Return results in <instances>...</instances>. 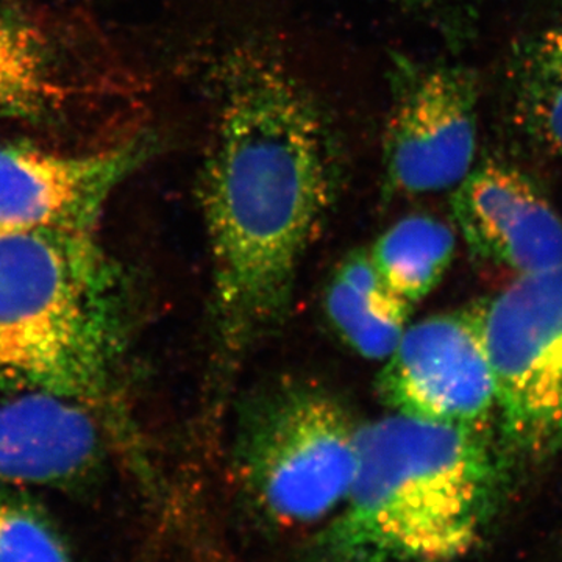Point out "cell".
Masks as SVG:
<instances>
[{
    "mask_svg": "<svg viewBox=\"0 0 562 562\" xmlns=\"http://www.w3.org/2000/svg\"><path fill=\"white\" fill-rule=\"evenodd\" d=\"M213 88L199 199L217 333L241 353L290 312L335 198L338 146L319 99L276 50L228 52Z\"/></svg>",
    "mask_w": 562,
    "mask_h": 562,
    "instance_id": "6da1fadb",
    "label": "cell"
},
{
    "mask_svg": "<svg viewBox=\"0 0 562 562\" xmlns=\"http://www.w3.org/2000/svg\"><path fill=\"white\" fill-rule=\"evenodd\" d=\"M131 333L127 280L95 231L0 232V395L111 414Z\"/></svg>",
    "mask_w": 562,
    "mask_h": 562,
    "instance_id": "7a4b0ae2",
    "label": "cell"
},
{
    "mask_svg": "<svg viewBox=\"0 0 562 562\" xmlns=\"http://www.w3.org/2000/svg\"><path fill=\"white\" fill-rule=\"evenodd\" d=\"M501 464L486 432L390 413L362 424L353 483L319 562H454L486 536Z\"/></svg>",
    "mask_w": 562,
    "mask_h": 562,
    "instance_id": "3957f363",
    "label": "cell"
},
{
    "mask_svg": "<svg viewBox=\"0 0 562 562\" xmlns=\"http://www.w3.org/2000/svg\"><path fill=\"white\" fill-rule=\"evenodd\" d=\"M361 427L325 387L299 380L272 383L255 392L239 413L236 480L272 524H327L353 483Z\"/></svg>",
    "mask_w": 562,
    "mask_h": 562,
    "instance_id": "277c9868",
    "label": "cell"
},
{
    "mask_svg": "<svg viewBox=\"0 0 562 562\" xmlns=\"http://www.w3.org/2000/svg\"><path fill=\"white\" fill-rule=\"evenodd\" d=\"M503 436L520 457L562 450V262L476 305Z\"/></svg>",
    "mask_w": 562,
    "mask_h": 562,
    "instance_id": "5b68a950",
    "label": "cell"
},
{
    "mask_svg": "<svg viewBox=\"0 0 562 562\" xmlns=\"http://www.w3.org/2000/svg\"><path fill=\"white\" fill-rule=\"evenodd\" d=\"M383 138L386 187L431 194L458 187L479 144L480 87L464 66H424L397 58Z\"/></svg>",
    "mask_w": 562,
    "mask_h": 562,
    "instance_id": "8992f818",
    "label": "cell"
},
{
    "mask_svg": "<svg viewBox=\"0 0 562 562\" xmlns=\"http://www.w3.org/2000/svg\"><path fill=\"white\" fill-rule=\"evenodd\" d=\"M384 361L376 392L391 413L480 432L497 414L476 306L409 324Z\"/></svg>",
    "mask_w": 562,
    "mask_h": 562,
    "instance_id": "52a82bcc",
    "label": "cell"
},
{
    "mask_svg": "<svg viewBox=\"0 0 562 562\" xmlns=\"http://www.w3.org/2000/svg\"><path fill=\"white\" fill-rule=\"evenodd\" d=\"M151 150L150 138L91 154L0 144V232L95 231L113 191Z\"/></svg>",
    "mask_w": 562,
    "mask_h": 562,
    "instance_id": "ba28073f",
    "label": "cell"
},
{
    "mask_svg": "<svg viewBox=\"0 0 562 562\" xmlns=\"http://www.w3.org/2000/svg\"><path fill=\"white\" fill-rule=\"evenodd\" d=\"M454 224L480 260L516 277L562 262V217L524 172L501 161L473 166L452 195Z\"/></svg>",
    "mask_w": 562,
    "mask_h": 562,
    "instance_id": "9c48e42d",
    "label": "cell"
},
{
    "mask_svg": "<svg viewBox=\"0 0 562 562\" xmlns=\"http://www.w3.org/2000/svg\"><path fill=\"white\" fill-rule=\"evenodd\" d=\"M103 416L46 394L0 403V483L69 486L98 469L105 453Z\"/></svg>",
    "mask_w": 562,
    "mask_h": 562,
    "instance_id": "30bf717a",
    "label": "cell"
},
{
    "mask_svg": "<svg viewBox=\"0 0 562 562\" xmlns=\"http://www.w3.org/2000/svg\"><path fill=\"white\" fill-rule=\"evenodd\" d=\"M324 305L339 339L372 361L386 360L398 346L414 306L384 283L364 249L339 262L325 288Z\"/></svg>",
    "mask_w": 562,
    "mask_h": 562,
    "instance_id": "8fae6325",
    "label": "cell"
},
{
    "mask_svg": "<svg viewBox=\"0 0 562 562\" xmlns=\"http://www.w3.org/2000/svg\"><path fill=\"white\" fill-rule=\"evenodd\" d=\"M63 70L44 32L0 14V120L44 121L87 92Z\"/></svg>",
    "mask_w": 562,
    "mask_h": 562,
    "instance_id": "7c38bea8",
    "label": "cell"
},
{
    "mask_svg": "<svg viewBox=\"0 0 562 562\" xmlns=\"http://www.w3.org/2000/svg\"><path fill=\"white\" fill-rule=\"evenodd\" d=\"M506 79L514 124L562 157V25L525 40L514 50Z\"/></svg>",
    "mask_w": 562,
    "mask_h": 562,
    "instance_id": "4fadbf2b",
    "label": "cell"
},
{
    "mask_svg": "<svg viewBox=\"0 0 562 562\" xmlns=\"http://www.w3.org/2000/svg\"><path fill=\"white\" fill-rule=\"evenodd\" d=\"M454 249L457 236L449 225L427 214H413L392 224L369 254L384 283L414 305L441 283Z\"/></svg>",
    "mask_w": 562,
    "mask_h": 562,
    "instance_id": "5bb4252c",
    "label": "cell"
},
{
    "mask_svg": "<svg viewBox=\"0 0 562 562\" xmlns=\"http://www.w3.org/2000/svg\"><path fill=\"white\" fill-rule=\"evenodd\" d=\"M0 562H76L49 514L9 483H0Z\"/></svg>",
    "mask_w": 562,
    "mask_h": 562,
    "instance_id": "9a60e30c",
    "label": "cell"
},
{
    "mask_svg": "<svg viewBox=\"0 0 562 562\" xmlns=\"http://www.w3.org/2000/svg\"><path fill=\"white\" fill-rule=\"evenodd\" d=\"M397 2L413 7V9H428V7L435 5L438 0H397Z\"/></svg>",
    "mask_w": 562,
    "mask_h": 562,
    "instance_id": "2e32d148",
    "label": "cell"
}]
</instances>
